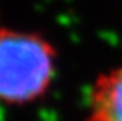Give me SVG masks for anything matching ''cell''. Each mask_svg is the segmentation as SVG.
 <instances>
[{
    "instance_id": "2",
    "label": "cell",
    "mask_w": 122,
    "mask_h": 121,
    "mask_svg": "<svg viewBox=\"0 0 122 121\" xmlns=\"http://www.w3.org/2000/svg\"><path fill=\"white\" fill-rule=\"evenodd\" d=\"M86 121H122V64L93 80L86 101Z\"/></svg>"
},
{
    "instance_id": "1",
    "label": "cell",
    "mask_w": 122,
    "mask_h": 121,
    "mask_svg": "<svg viewBox=\"0 0 122 121\" xmlns=\"http://www.w3.org/2000/svg\"><path fill=\"white\" fill-rule=\"evenodd\" d=\"M58 72L54 44L38 32L0 26V104L26 107L47 96Z\"/></svg>"
}]
</instances>
